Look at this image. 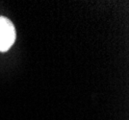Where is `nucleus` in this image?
Listing matches in <instances>:
<instances>
[{
  "label": "nucleus",
  "instance_id": "1",
  "mask_svg": "<svg viewBox=\"0 0 129 120\" xmlns=\"http://www.w3.org/2000/svg\"><path fill=\"white\" fill-rule=\"evenodd\" d=\"M16 39L15 27L8 18L0 17V51L5 52Z\"/></svg>",
  "mask_w": 129,
  "mask_h": 120
}]
</instances>
